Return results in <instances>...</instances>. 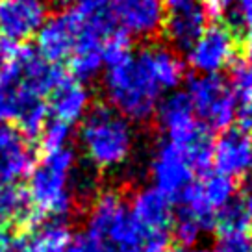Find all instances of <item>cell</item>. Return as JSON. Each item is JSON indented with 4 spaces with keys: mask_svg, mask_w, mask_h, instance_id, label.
I'll return each instance as SVG.
<instances>
[{
    "mask_svg": "<svg viewBox=\"0 0 252 252\" xmlns=\"http://www.w3.org/2000/svg\"><path fill=\"white\" fill-rule=\"evenodd\" d=\"M67 74L32 47H9L0 69V125L17 123L26 137L37 135L48 119L45 96Z\"/></svg>",
    "mask_w": 252,
    "mask_h": 252,
    "instance_id": "1",
    "label": "cell"
},
{
    "mask_svg": "<svg viewBox=\"0 0 252 252\" xmlns=\"http://www.w3.org/2000/svg\"><path fill=\"white\" fill-rule=\"evenodd\" d=\"M104 91L108 106L130 123L150 121L156 115V108L163 94L139 50L132 52L125 62L108 67Z\"/></svg>",
    "mask_w": 252,
    "mask_h": 252,
    "instance_id": "2",
    "label": "cell"
},
{
    "mask_svg": "<svg viewBox=\"0 0 252 252\" xmlns=\"http://www.w3.org/2000/svg\"><path fill=\"white\" fill-rule=\"evenodd\" d=\"M78 141L94 167L111 171L125 165L132 156L135 134L128 119L108 104H96L80 123Z\"/></svg>",
    "mask_w": 252,
    "mask_h": 252,
    "instance_id": "3",
    "label": "cell"
},
{
    "mask_svg": "<svg viewBox=\"0 0 252 252\" xmlns=\"http://www.w3.org/2000/svg\"><path fill=\"white\" fill-rule=\"evenodd\" d=\"M74 171L76 156L72 149L45 152L28 173V198L39 217L60 219L69 215L74 206Z\"/></svg>",
    "mask_w": 252,
    "mask_h": 252,
    "instance_id": "4",
    "label": "cell"
},
{
    "mask_svg": "<svg viewBox=\"0 0 252 252\" xmlns=\"http://www.w3.org/2000/svg\"><path fill=\"white\" fill-rule=\"evenodd\" d=\"M86 232L102 245L106 252L139 249L141 241L128 202L115 191H104L93 200Z\"/></svg>",
    "mask_w": 252,
    "mask_h": 252,
    "instance_id": "5",
    "label": "cell"
},
{
    "mask_svg": "<svg viewBox=\"0 0 252 252\" xmlns=\"http://www.w3.org/2000/svg\"><path fill=\"white\" fill-rule=\"evenodd\" d=\"M188 96L195 117L208 132H224L237 119V98L219 74H197L188 82Z\"/></svg>",
    "mask_w": 252,
    "mask_h": 252,
    "instance_id": "6",
    "label": "cell"
},
{
    "mask_svg": "<svg viewBox=\"0 0 252 252\" xmlns=\"http://www.w3.org/2000/svg\"><path fill=\"white\" fill-rule=\"evenodd\" d=\"M180 210L193 215L210 232L217 213L236 200V182L220 173H208L195 180L180 198Z\"/></svg>",
    "mask_w": 252,
    "mask_h": 252,
    "instance_id": "7",
    "label": "cell"
},
{
    "mask_svg": "<svg viewBox=\"0 0 252 252\" xmlns=\"http://www.w3.org/2000/svg\"><path fill=\"white\" fill-rule=\"evenodd\" d=\"M239 45L241 37L232 24L215 23L188 50L189 65L198 74H219L236 62Z\"/></svg>",
    "mask_w": 252,
    "mask_h": 252,
    "instance_id": "8",
    "label": "cell"
},
{
    "mask_svg": "<svg viewBox=\"0 0 252 252\" xmlns=\"http://www.w3.org/2000/svg\"><path fill=\"white\" fill-rule=\"evenodd\" d=\"M50 15L48 0H0V37L19 47L37 35Z\"/></svg>",
    "mask_w": 252,
    "mask_h": 252,
    "instance_id": "9",
    "label": "cell"
},
{
    "mask_svg": "<svg viewBox=\"0 0 252 252\" xmlns=\"http://www.w3.org/2000/svg\"><path fill=\"white\" fill-rule=\"evenodd\" d=\"M159 128L165 132L167 141L186 150L193 143L208 134L204 126L195 117V111L186 91H171L163 96L156 108Z\"/></svg>",
    "mask_w": 252,
    "mask_h": 252,
    "instance_id": "10",
    "label": "cell"
},
{
    "mask_svg": "<svg viewBox=\"0 0 252 252\" xmlns=\"http://www.w3.org/2000/svg\"><path fill=\"white\" fill-rule=\"evenodd\" d=\"M150 178L152 188L174 200L195 182V171L182 149L169 141H161L150 159Z\"/></svg>",
    "mask_w": 252,
    "mask_h": 252,
    "instance_id": "11",
    "label": "cell"
},
{
    "mask_svg": "<svg viewBox=\"0 0 252 252\" xmlns=\"http://www.w3.org/2000/svg\"><path fill=\"white\" fill-rule=\"evenodd\" d=\"M163 32L174 50L188 52L208 28L202 0H163Z\"/></svg>",
    "mask_w": 252,
    "mask_h": 252,
    "instance_id": "12",
    "label": "cell"
},
{
    "mask_svg": "<svg viewBox=\"0 0 252 252\" xmlns=\"http://www.w3.org/2000/svg\"><path fill=\"white\" fill-rule=\"evenodd\" d=\"M82 24L76 11L71 8L48 15L47 23L37 32V52L50 63L69 60L78 43Z\"/></svg>",
    "mask_w": 252,
    "mask_h": 252,
    "instance_id": "13",
    "label": "cell"
},
{
    "mask_svg": "<svg viewBox=\"0 0 252 252\" xmlns=\"http://www.w3.org/2000/svg\"><path fill=\"white\" fill-rule=\"evenodd\" d=\"M128 208H130V215H132L141 237L169 234L173 228V200L152 186L137 189Z\"/></svg>",
    "mask_w": 252,
    "mask_h": 252,
    "instance_id": "14",
    "label": "cell"
},
{
    "mask_svg": "<svg viewBox=\"0 0 252 252\" xmlns=\"http://www.w3.org/2000/svg\"><path fill=\"white\" fill-rule=\"evenodd\" d=\"M115 23L130 37L150 39L163 30V0H111Z\"/></svg>",
    "mask_w": 252,
    "mask_h": 252,
    "instance_id": "15",
    "label": "cell"
},
{
    "mask_svg": "<svg viewBox=\"0 0 252 252\" xmlns=\"http://www.w3.org/2000/svg\"><path fill=\"white\" fill-rule=\"evenodd\" d=\"M213 165L217 173L236 178H249L252 174V135L241 128L224 130L213 143Z\"/></svg>",
    "mask_w": 252,
    "mask_h": 252,
    "instance_id": "16",
    "label": "cell"
},
{
    "mask_svg": "<svg viewBox=\"0 0 252 252\" xmlns=\"http://www.w3.org/2000/svg\"><path fill=\"white\" fill-rule=\"evenodd\" d=\"M33 149L30 139L13 125H0V188L13 186L30 173Z\"/></svg>",
    "mask_w": 252,
    "mask_h": 252,
    "instance_id": "17",
    "label": "cell"
},
{
    "mask_svg": "<svg viewBox=\"0 0 252 252\" xmlns=\"http://www.w3.org/2000/svg\"><path fill=\"white\" fill-rule=\"evenodd\" d=\"M48 117L62 121L65 125H76L87 115L91 108V93L82 82L65 76L48 94Z\"/></svg>",
    "mask_w": 252,
    "mask_h": 252,
    "instance_id": "18",
    "label": "cell"
},
{
    "mask_svg": "<svg viewBox=\"0 0 252 252\" xmlns=\"http://www.w3.org/2000/svg\"><path fill=\"white\" fill-rule=\"evenodd\" d=\"M71 232L60 219L37 220L26 228L23 236L11 239L8 252H65Z\"/></svg>",
    "mask_w": 252,
    "mask_h": 252,
    "instance_id": "19",
    "label": "cell"
},
{
    "mask_svg": "<svg viewBox=\"0 0 252 252\" xmlns=\"http://www.w3.org/2000/svg\"><path fill=\"white\" fill-rule=\"evenodd\" d=\"M139 52L161 91H176V87L184 80V63L173 48L163 45H150L143 47Z\"/></svg>",
    "mask_w": 252,
    "mask_h": 252,
    "instance_id": "20",
    "label": "cell"
},
{
    "mask_svg": "<svg viewBox=\"0 0 252 252\" xmlns=\"http://www.w3.org/2000/svg\"><path fill=\"white\" fill-rule=\"evenodd\" d=\"M41 217L33 212L26 189L19 184L0 188V222L6 226L9 222L24 224L26 228L35 224Z\"/></svg>",
    "mask_w": 252,
    "mask_h": 252,
    "instance_id": "21",
    "label": "cell"
},
{
    "mask_svg": "<svg viewBox=\"0 0 252 252\" xmlns=\"http://www.w3.org/2000/svg\"><path fill=\"white\" fill-rule=\"evenodd\" d=\"M104 67L102 47H82L76 48L69 58V69H71V78L78 82H87L94 78Z\"/></svg>",
    "mask_w": 252,
    "mask_h": 252,
    "instance_id": "22",
    "label": "cell"
},
{
    "mask_svg": "<svg viewBox=\"0 0 252 252\" xmlns=\"http://www.w3.org/2000/svg\"><path fill=\"white\" fill-rule=\"evenodd\" d=\"M249 226H251V220H249V215L245 212L243 202H239L236 198L217 213L213 230H217V234L220 237H236L247 236Z\"/></svg>",
    "mask_w": 252,
    "mask_h": 252,
    "instance_id": "23",
    "label": "cell"
},
{
    "mask_svg": "<svg viewBox=\"0 0 252 252\" xmlns=\"http://www.w3.org/2000/svg\"><path fill=\"white\" fill-rule=\"evenodd\" d=\"M173 230H174V237H176L178 243H180V249L197 245L198 241H200L202 234L208 232L200 220H197L193 215H189V213L184 212V210L174 212Z\"/></svg>",
    "mask_w": 252,
    "mask_h": 252,
    "instance_id": "24",
    "label": "cell"
},
{
    "mask_svg": "<svg viewBox=\"0 0 252 252\" xmlns=\"http://www.w3.org/2000/svg\"><path fill=\"white\" fill-rule=\"evenodd\" d=\"M134 52L132 48V37L121 28L113 30L102 43V58L106 67H113L117 63L125 62Z\"/></svg>",
    "mask_w": 252,
    "mask_h": 252,
    "instance_id": "25",
    "label": "cell"
},
{
    "mask_svg": "<svg viewBox=\"0 0 252 252\" xmlns=\"http://www.w3.org/2000/svg\"><path fill=\"white\" fill-rule=\"evenodd\" d=\"M39 135H41V145H43L45 152L65 149V147H69V141H71L72 126L48 117L45 126L41 128Z\"/></svg>",
    "mask_w": 252,
    "mask_h": 252,
    "instance_id": "26",
    "label": "cell"
},
{
    "mask_svg": "<svg viewBox=\"0 0 252 252\" xmlns=\"http://www.w3.org/2000/svg\"><path fill=\"white\" fill-rule=\"evenodd\" d=\"M230 89L237 100L241 102H251L252 100V63L241 62L236 63L232 69V78H230Z\"/></svg>",
    "mask_w": 252,
    "mask_h": 252,
    "instance_id": "27",
    "label": "cell"
},
{
    "mask_svg": "<svg viewBox=\"0 0 252 252\" xmlns=\"http://www.w3.org/2000/svg\"><path fill=\"white\" fill-rule=\"evenodd\" d=\"M65 252H106V251L102 249V245L98 243L96 239H93L84 230V232H78L76 236H71V241H69V247H67Z\"/></svg>",
    "mask_w": 252,
    "mask_h": 252,
    "instance_id": "28",
    "label": "cell"
},
{
    "mask_svg": "<svg viewBox=\"0 0 252 252\" xmlns=\"http://www.w3.org/2000/svg\"><path fill=\"white\" fill-rule=\"evenodd\" d=\"M213 252H252V239L249 236L220 237Z\"/></svg>",
    "mask_w": 252,
    "mask_h": 252,
    "instance_id": "29",
    "label": "cell"
},
{
    "mask_svg": "<svg viewBox=\"0 0 252 252\" xmlns=\"http://www.w3.org/2000/svg\"><path fill=\"white\" fill-rule=\"evenodd\" d=\"M139 252H171V234H156V236L141 237Z\"/></svg>",
    "mask_w": 252,
    "mask_h": 252,
    "instance_id": "30",
    "label": "cell"
},
{
    "mask_svg": "<svg viewBox=\"0 0 252 252\" xmlns=\"http://www.w3.org/2000/svg\"><path fill=\"white\" fill-rule=\"evenodd\" d=\"M206 9V15H208V21L210 19H220L224 13H228L230 9L237 4V0H202Z\"/></svg>",
    "mask_w": 252,
    "mask_h": 252,
    "instance_id": "31",
    "label": "cell"
},
{
    "mask_svg": "<svg viewBox=\"0 0 252 252\" xmlns=\"http://www.w3.org/2000/svg\"><path fill=\"white\" fill-rule=\"evenodd\" d=\"M237 119H239L241 130H245L249 135H252V100L251 102H245L237 110Z\"/></svg>",
    "mask_w": 252,
    "mask_h": 252,
    "instance_id": "32",
    "label": "cell"
},
{
    "mask_svg": "<svg viewBox=\"0 0 252 252\" xmlns=\"http://www.w3.org/2000/svg\"><path fill=\"white\" fill-rule=\"evenodd\" d=\"M237 11L243 26L252 33V0H237Z\"/></svg>",
    "mask_w": 252,
    "mask_h": 252,
    "instance_id": "33",
    "label": "cell"
},
{
    "mask_svg": "<svg viewBox=\"0 0 252 252\" xmlns=\"http://www.w3.org/2000/svg\"><path fill=\"white\" fill-rule=\"evenodd\" d=\"M243 206H245V212H247V215H249V220H251V224H252V174L247 178V184H245Z\"/></svg>",
    "mask_w": 252,
    "mask_h": 252,
    "instance_id": "34",
    "label": "cell"
},
{
    "mask_svg": "<svg viewBox=\"0 0 252 252\" xmlns=\"http://www.w3.org/2000/svg\"><path fill=\"white\" fill-rule=\"evenodd\" d=\"M239 52L243 54L245 62L252 63V33H249L247 37L241 39V45H239Z\"/></svg>",
    "mask_w": 252,
    "mask_h": 252,
    "instance_id": "35",
    "label": "cell"
},
{
    "mask_svg": "<svg viewBox=\"0 0 252 252\" xmlns=\"http://www.w3.org/2000/svg\"><path fill=\"white\" fill-rule=\"evenodd\" d=\"M9 243H11V237H9L6 226L0 222V252H8Z\"/></svg>",
    "mask_w": 252,
    "mask_h": 252,
    "instance_id": "36",
    "label": "cell"
},
{
    "mask_svg": "<svg viewBox=\"0 0 252 252\" xmlns=\"http://www.w3.org/2000/svg\"><path fill=\"white\" fill-rule=\"evenodd\" d=\"M191 252H213V249H208V247H197L195 251H191Z\"/></svg>",
    "mask_w": 252,
    "mask_h": 252,
    "instance_id": "37",
    "label": "cell"
},
{
    "mask_svg": "<svg viewBox=\"0 0 252 252\" xmlns=\"http://www.w3.org/2000/svg\"><path fill=\"white\" fill-rule=\"evenodd\" d=\"M119 252H139V249H126V251H119Z\"/></svg>",
    "mask_w": 252,
    "mask_h": 252,
    "instance_id": "38",
    "label": "cell"
},
{
    "mask_svg": "<svg viewBox=\"0 0 252 252\" xmlns=\"http://www.w3.org/2000/svg\"><path fill=\"white\" fill-rule=\"evenodd\" d=\"M171 252H184V249H171Z\"/></svg>",
    "mask_w": 252,
    "mask_h": 252,
    "instance_id": "39",
    "label": "cell"
}]
</instances>
